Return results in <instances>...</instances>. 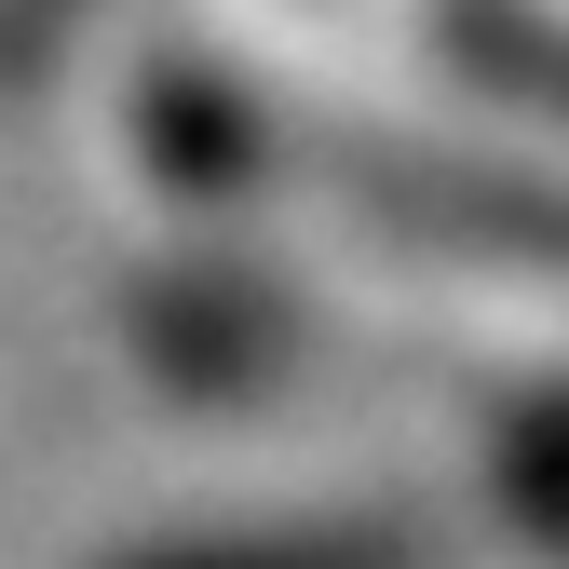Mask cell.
Masks as SVG:
<instances>
[{
  "label": "cell",
  "instance_id": "1",
  "mask_svg": "<svg viewBox=\"0 0 569 569\" xmlns=\"http://www.w3.org/2000/svg\"><path fill=\"white\" fill-rule=\"evenodd\" d=\"M136 569H420L393 529H258V542H190V556H136Z\"/></svg>",
  "mask_w": 569,
  "mask_h": 569
}]
</instances>
